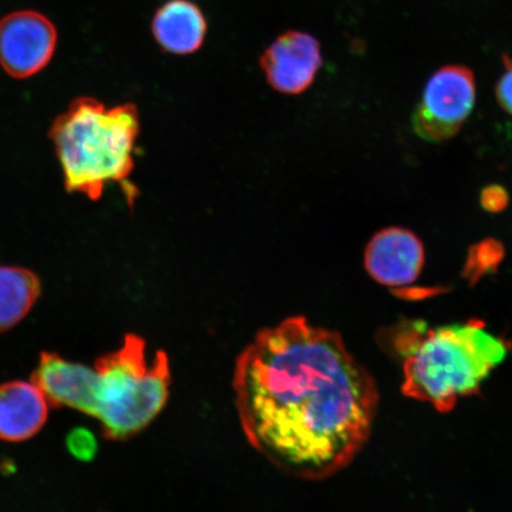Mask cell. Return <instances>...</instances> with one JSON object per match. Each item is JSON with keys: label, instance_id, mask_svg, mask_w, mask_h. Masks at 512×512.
<instances>
[{"label": "cell", "instance_id": "cell-3", "mask_svg": "<svg viewBox=\"0 0 512 512\" xmlns=\"http://www.w3.org/2000/svg\"><path fill=\"white\" fill-rule=\"evenodd\" d=\"M509 350L503 338L475 319L427 331L409 343L402 393L440 413L451 412L459 399L478 392Z\"/></svg>", "mask_w": 512, "mask_h": 512}, {"label": "cell", "instance_id": "cell-11", "mask_svg": "<svg viewBox=\"0 0 512 512\" xmlns=\"http://www.w3.org/2000/svg\"><path fill=\"white\" fill-rule=\"evenodd\" d=\"M207 18L191 0H169L152 19V34L159 47L170 54L189 55L203 46Z\"/></svg>", "mask_w": 512, "mask_h": 512}, {"label": "cell", "instance_id": "cell-9", "mask_svg": "<svg viewBox=\"0 0 512 512\" xmlns=\"http://www.w3.org/2000/svg\"><path fill=\"white\" fill-rule=\"evenodd\" d=\"M95 368L64 360L56 352L44 351L32 376L51 406L76 409L95 416Z\"/></svg>", "mask_w": 512, "mask_h": 512}, {"label": "cell", "instance_id": "cell-7", "mask_svg": "<svg viewBox=\"0 0 512 512\" xmlns=\"http://www.w3.org/2000/svg\"><path fill=\"white\" fill-rule=\"evenodd\" d=\"M323 59L315 37L302 31H286L265 50L261 69L271 87L280 93L298 95L316 79Z\"/></svg>", "mask_w": 512, "mask_h": 512}, {"label": "cell", "instance_id": "cell-5", "mask_svg": "<svg viewBox=\"0 0 512 512\" xmlns=\"http://www.w3.org/2000/svg\"><path fill=\"white\" fill-rule=\"evenodd\" d=\"M475 74L464 66H445L427 82L412 117L414 131L428 143H444L460 131L475 108Z\"/></svg>", "mask_w": 512, "mask_h": 512}, {"label": "cell", "instance_id": "cell-12", "mask_svg": "<svg viewBox=\"0 0 512 512\" xmlns=\"http://www.w3.org/2000/svg\"><path fill=\"white\" fill-rule=\"evenodd\" d=\"M41 280L35 272L17 266H0V334L28 316L41 296Z\"/></svg>", "mask_w": 512, "mask_h": 512}, {"label": "cell", "instance_id": "cell-14", "mask_svg": "<svg viewBox=\"0 0 512 512\" xmlns=\"http://www.w3.org/2000/svg\"><path fill=\"white\" fill-rule=\"evenodd\" d=\"M67 445L73 456L82 462H91L95 457L96 448H98L94 435L85 428H75L68 435Z\"/></svg>", "mask_w": 512, "mask_h": 512}, {"label": "cell", "instance_id": "cell-16", "mask_svg": "<svg viewBox=\"0 0 512 512\" xmlns=\"http://www.w3.org/2000/svg\"><path fill=\"white\" fill-rule=\"evenodd\" d=\"M505 73L496 86V98L499 106L512 117V60L505 56Z\"/></svg>", "mask_w": 512, "mask_h": 512}, {"label": "cell", "instance_id": "cell-1", "mask_svg": "<svg viewBox=\"0 0 512 512\" xmlns=\"http://www.w3.org/2000/svg\"><path fill=\"white\" fill-rule=\"evenodd\" d=\"M233 386L248 443L281 471L311 482L354 462L380 399L341 335L302 316L255 336L236 361Z\"/></svg>", "mask_w": 512, "mask_h": 512}, {"label": "cell", "instance_id": "cell-6", "mask_svg": "<svg viewBox=\"0 0 512 512\" xmlns=\"http://www.w3.org/2000/svg\"><path fill=\"white\" fill-rule=\"evenodd\" d=\"M57 47L53 22L41 12L15 11L0 19V67L11 78H31L48 66Z\"/></svg>", "mask_w": 512, "mask_h": 512}, {"label": "cell", "instance_id": "cell-2", "mask_svg": "<svg viewBox=\"0 0 512 512\" xmlns=\"http://www.w3.org/2000/svg\"><path fill=\"white\" fill-rule=\"evenodd\" d=\"M139 130L133 104L107 107L88 96L75 99L49 131L67 191L92 201L100 200L111 183L127 192Z\"/></svg>", "mask_w": 512, "mask_h": 512}, {"label": "cell", "instance_id": "cell-13", "mask_svg": "<svg viewBox=\"0 0 512 512\" xmlns=\"http://www.w3.org/2000/svg\"><path fill=\"white\" fill-rule=\"evenodd\" d=\"M503 254L504 248L501 242L495 239L479 242L471 249L467 270L477 273L495 267L502 260Z\"/></svg>", "mask_w": 512, "mask_h": 512}, {"label": "cell", "instance_id": "cell-15", "mask_svg": "<svg viewBox=\"0 0 512 512\" xmlns=\"http://www.w3.org/2000/svg\"><path fill=\"white\" fill-rule=\"evenodd\" d=\"M509 200L510 197L507 189L498 184L485 187L480 192L479 197L480 206L491 214L501 213V211L507 209Z\"/></svg>", "mask_w": 512, "mask_h": 512}, {"label": "cell", "instance_id": "cell-4", "mask_svg": "<svg viewBox=\"0 0 512 512\" xmlns=\"http://www.w3.org/2000/svg\"><path fill=\"white\" fill-rule=\"evenodd\" d=\"M95 419L107 439L124 441L145 430L170 396L171 369L163 350L149 355L145 339L127 334L118 350L95 363Z\"/></svg>", "mask_w": 512, "mask_h": 512}, {"label": "cell", "instance_id": "cell-8", "mask_svg": "<svg viewBox=\"0 0 512 512\" xmlns=\"http://www.w3.org/2000/svg\"><path fill=\"white\" fill-rule=\"evenodd\" d=\"M425 265V247L412 230H380L364 252V266L376 283L389 287L412 285Z\"/></svg>", "mask_w": 512, "mask_h": 512}, {"label": "cell", "instance_id": "cell-10", "mask_svg": "<svg viewBox=\"0 0 512 512\" xmlns=\"http://www.w3.org/2000/svg\"><path fill=\"white\" fill-rule=\"evenodd\" d=\"M48 415L49 402L34 382L0 384V440L22 443L35 437Z\"/></svg>", "mask_w": 512, "mask_h": 512}]
</instances>
